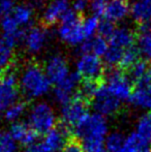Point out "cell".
I'll return each instance as SVG.
<instances>
[{
  "label": "cell",
  "instance_id": "8",
  "mask_svg": "<svg viewBox=\"0 0 151 152\" xmlns=\"http://www.w3.org/2000/svg\"><path fill=\"white\" fill-rule=\"evenodd\" d=\"M19 77L12 70H6L0 83V112H4L19 102Z\"/></svg>",
  "mask_w": 151,
  "mask_h": 152
},
{
  "label": "cell",
  "instance_id": "23",
  "mask_svg": "<svg viewBox=\"0 0 151 152\" xmlns=\"http://www.w3.org/2000/svg\"><path fill=\"white\" fill-rule=\"evenodd\" d=\"M137 50L146 60H151V26L143 25L137 37Z\"/></svg>",
  "mask_w": 151,
  "mask_h": 152
},
{
  "label": "cell",
  "instance_id": "1",
  "mask_svg": "<svg viewBox=\"0 0 151 152\" xmlns=\"http://www.w3.org/2000/svg\"><path fill=\"white\" fill-rule=\"evenodd\" d=\"M76 137L81 141L85 152L105 151V141L109 134L106 117L97 113H88L74 127Z\"/></svg>",
  "mask_w": 151,
  "mask_h": 152
},
{
  "label": "cell",
  "instance_id": "39",
  "mask_svg": "<svg viewBox=\"0 0 151 152\" xmlns=\"http://www.w3.org/2000/svg\"><path fill=\"white\" fill-rule=\"evenodd\" d=\"M143 1H146V2H149V3H151V0H143Z\"/></svg>",
  "mask_w": 151,
  "mask_h": 152
},
{
  "label": "cell",
  "instance_id": "17",
  "mask_svg": "<svg viewBox=\"0 0 151 152\" xmlns=\"http://www.w3.org/2000/svg\"><path fill=\"white\" fill-rule=\"evenodd\" d=\"M9 134L18 144L28 147L36 142L37 134L27 122L19 121L12 123L9 127Z\"/></svg>",
  "mask_w": 151,
  "mask_h": 152
},
{
  "label": "cell",
  "instance_id": "40",
  "mask_svg": "<svg viewBox=\"0 0 151 152\" xmlns=\"http://www.w3.org/2000/svg\"><path fill=\"white\" fill-rule=\"evenodd\" d=\"M148 25H149V26H151V20H150V22L148 23Z\"/></svg>",
  "mask_w": 151,
  "mask_h": 152
},
{
  "label": "cell",
  "instance_id": "10",
  "mask_svg": "<svg viewBox=\"0 0 151 152\" xmlns=\"http://www.w3.org/2000/svg\"><path fill=\"white\" fill-rule=\"evenodd\" d=\"M60 114L63 125L66 127L69 126L75 127L88 114L87 100L83 98L80 94H77L71 102L62 106Z\"/></svg>",
  "mask_w": 151,
  "mask_h": 152
},
{
  "label": "cell",
  "instance_id": "35",
  "mask_svg": "<svg viewBox=\"0 0 151 152\" xmlns=\"http://www.w3.org/2000/svg\"><path fill=\"white\" fill-rule=\"evenodd\" d=\"M115 29L114 24L108 22V21H103L101 23V26H99V31H98V35L103 36L105 38H109V36L111 35V33L113 32V30Z\"/></svg>",
  "mask_w": 151,
  "mask_h": 152
},
{
  "label": "cell",
  "instance_id": "19",
  "mask_svg": "<svg viewBox=\"0 0 151 152\" xmlns=\"http://www.w3.org/2000/svg\"><path fill=\"white\" fill-rule=\"evenodd\" d=\"M10 16L23 30L26 31L31 27L34 19V8L28 3L18 4L15 10L10 12Z\"/></svg>",
  "mask_w": 151,
  "mask_h": 152
},
{
  "label": "cell",
  "instance_id": "26",
  "mask_svg": "<svg viewBox=\"0 0 151 152\" xmlns=\"http://www.w3.org/2000/svg\"><path fill=\"white\" fill-rule=\"evenodd\" d=\"M26 104L23 102H17L16 104H14L12 106H10L6 111H4V119L6 121L10 122V123H16L19 122L20 119L24 116V114L26 113Z\"/></svg>",
  "mask_w": 151,
  "mask_h": 152
},
{
  "label": "cell",
  "instance_id": "37",
  "mask_svg": "<svg viewBox=\"0 0 151 152\" xmlns=\"http://www.w3.org/2000/svg\"><path fill=\"white\" fill-rule=\"evenodd\" d=\"M48 2V0H27V3L29 5H31L33 8L37 7V8H40L42 6H44Z\"/></svg>",
  "mask_w": 151,
  "mask_h": 152
},
{
  "label": "cell",
  "instance_id": "3",
  "mask_svg": "<svg viewBox=\"0 0 151 152\" xmlns=\"http://www.w3.org/2000/svg\"><path fill=\"white\" fill-rule=\"evenodd\" d=\"M27 120V123L37 136H46L48 132L56 127L57 115L49 102H37L29 109Z\"/></svg>",
  "mask_w": 151,
  "mask_h": 152
},
{
  "label": "cell",
  "instance_id": "24",
  "mask_svg": "<svg viewBox=\"0 0 151 152\" xmlns=\"http://www.w3.org/2000/svg\"><path fill=\"white\" fill-rule=\"evenodd\" d=\"M15 47L7 40L0 39V72L8 70L15 57Z\"/></svg>",
  "mask_w": 151,
  "mask_h": 152
},
{
  "label": "cell",
  "instance_id": "34",
  "mask_svg": "<svg viewBox=\"0 0 151 152\" xmlns=\"http://www.w3.org/2000/svg\"><path fill=\"white\" fill-rule=\"evenodd\" d=\"M90 8V1L89 0H74L71 2V10L78 15H81Z\"/></svg>",
  "mask_w": 151,
  "mask_h": 152
},
{
  "label": "cell",
  "instance_id": "14",
  "mask_svg": "<svg viewBox=\"0 0 151 152\" xmlns=\"http://www.w3.org/2000/svg\"><path fill=\"white\" fill-rule=\"evenodd\" d=\"M80 80L81 78L77 72H71L64 81L57 85H54L53 95H54L55 100L61 106H64L65 104L71 102L77 95Z\"/></svg>",
  "mask_w": 151,
  "mask_h": 152
},
{
  "label": "cell",
  "instance_id": "5",
  "mask_svg": "<svg viewBox=\"0 0 151 152\" xmlns=\"http://www.w3.org/2000/svg\"><path fill=\"white\" fill-rule=\"evenodd\" d=\"M76 72L84 81L97 82L103 76L104 61L94 54L80 53L76 61Z\"/></svg>",
  "mask_w": 151,
  "mask_h": 152
},
{
  "label": "cell",
  "instance_id": "42",
  "mask_svg": "<svg viewBox=\"0 0 151 152\" xmlns=\"http://www.w3.org/2000/svg\"><path fill=\"white\" fill-rule=\"evenodd\" d=\"M149 152H151V150H150V151H149Z\"/></svg>",
  "mask_w": 151,
  "mask_h": 152
},
{
  "label": "cell",
  "instance_id": "36",
  "mask_svg": "<svg viewBox=\"0 0 151 152\" xmlns=\"http://www.w3.org/2000/svg\"><path fill=\"white\" fill-rule=\"evenodd\" d=\"M61 152H85L84 147L77 141H69Z\"/></svg>",
  "mask_w": 151,
  "mask_h": 152
},
{
  "label": "cell",
  "instance_id": "2",
  "mask_svg": "<svg viewBox=\"0 0 151 152\" xmlns=\"http://www.w3.org/2000/svg\"><path fill=\"white\" fill-rule=\"evenodd\" d=\"M52 83L44 67L37 63H27L19 76V88L28 99H39L50 92Z\"/></svg>",
  "mask_w": 151,
  "mask_h": 152
},
{
  "label": "cell",
  "instance_id": "7",
  "mask_svg": "<svg viewBox=\"0 0 151 152\" xmlns=\"http://www.w3.org/2000/svg\"><path fill=\"white\" fill-rule=\"evenodd\" d=\"M51 40V34L44 26L35 25L28 28L23 37V46L28 54L39 55L48 47Z\"/></svg>",
  "mask_w": 151,
  "mask_h": 152
},
{
  "label": "cell",
  "instance_id": "9",
  "mask_svg": "<svg viewBox=\"0 0 151 152\" xmlns=\"http://www.w3.org/2000/svg\"><path fill=\"white\" fill-rule=\"evenodd\" d=\"M91 104L95 113L104 117L113 116L119 112L121 102L114 97L104 84L98 85L93 97L91 98Z\"/></svg>",
  "mask_w": 151,
  "mask_h": 152
},
{
  "label": "cell",
  "instance_id": "29",
  "mask_svg": "<svg viewBox=\"0 0 151 152\" xmlns=\"http://www.w3.org/2000/svg\"><path fill=\"white\" fill-rule=\"evenodd\" d=\"M149 64L146 61L143 60H139L138 62H136L131 68H129V77L135 81V83L137 81H139L140 79H142L144 76L146 75V72L149 70L150 68Z\"/></svg>",
  "mask_w": 151,
  "mask_h": 152
},
{
  "label": "cell",
  "instance_id": "30",
  "mask_svg": "<svg viewBox=\"0 0 151 152\" xmlns=\"http://www.w3.org/2000/svg\"><path fill=\"white\" fill-rule=\"evenodd\" d=\"M139 52H138L137 48H131L128 49L124 52L122 57V60L120 63V67L125 68V69H129L136 62L139 61Z\"/></svg>",
  "mask_w": 151,
  "mask_h": 152
},
{
  "label": "cell",
  "instance_id": "11",
  "mask_svg": "<svg viewBox=\"0 0 151 152\" xmlns=\"http://www.w3.org/2000/svg\"><path fill=\"white\" fill-rule=\"evenodd\" d=\"M44 69L49 80L54 85L64 81L71 74L66 58L61 54H53L47 58Z\"/></svg>",
  "mask_w": 151,
  "mask_h": 152
},
{
  "label": "cell",
  "instance_id": "31",
  "mask_svg": "<svg viewBox=\"0 0 151 152\" xmlns=\"http://www.w3.org/2000/svg\"><path fill=\"white\" fill-rule=\"evenodd\" d=\"M108 0H91L90 1V8L92 15L96 17L104 16V12L106 10V5H107Z\"/></svg>",
  "mask_w": 151,
  "mask_h": 152
},
{
  "label": "cell",
  "instance_id": "21",
  "mask_svg": "<svg viewBox=\"0 0 151 152\" xmlns=\"http://www.w3.org/2000/svg\"><path fill=\"white\" fill-rule=\"evenodd\" d=\"M131 17L136 23L146 25L151 20V3L135 0L131 5Z\"/></svg>",
  "mask_w": 151,
  "mask_h": 152
},
{
  "label": "cell",
  "instance_id": "6",
  "mask_svg": "<svg viewBox=\"0 0 151 152\" xmlns=\"http://www.w3.org/2000/svg\"><path fill=\"white\" fill-rule=\"evenodd\" d=\"M108 91L121 102L131 99L133 91V83L129 77L120 70L114 69L109 72L104 83Z\"/></svg>",
  "mask_w": 151,
  "mask_h": 152
},
{
  "label": "cell",
  "instance_id": "38",
  "mask_svg": "<svg viewBox=\"0 0 151 152\" xmlns=\"http://www.w3.org/2000/svg\"><path fill=\"white\" fill-rule=\"evenodd\" d=\"M147 116H148V118H149V120H150V122H151V111H150V112H148V113H147Z\"/></svg>",
  "mask_w": 151,
  "mask_h": 152
},
{
  "label": "cell",
  "instance_id": "4",
  "mask_svg": "<svg viewBox=\"0 0 151 152\" xmlns=\"http://www.w3.org/2000/svg\"><path fill=\"white\" fill-rule=\"evenodd\" d=\"M57 36L67 46H82L83 42L86 40V36L83 30V21L81 20L80 15L71 10L58 24Z\"/></svg>",
  "mask_w": 151,
  "mask_h": 152
},
{
  "label": "cell",
  "instance_id": "15",
  "mask_svg": "<svg viewBox=\"0 0 151 152\" xmlns=\"http://www.w3.org/2000/svg\"><path fill=\"white\" fill-rule=\"evenodd\" d=\"M131 5L128 0H108L103 17L112 24L121 23L131 16Z\"/></svg>",
  "mask_w": 151,
  "mask_h": 152
},
{
  "label": "cell",
  "instance_id": "16",
  "mask_svg": "<svg viewBox=\"0 0 151 152\" xmlns=\"http://www.w3.org/2000/svg\"><path fill=\"white\" fill-rule=\"evenodd\" d=\"M110 47L126 51L128 49L135 48V42H137V36L133 29L127 26L115 27L113 32L108 38Z\"/></svg>",
  "mask_w": 151,
  "mask_h": 152
},
{
  "label": "cell",
  "instance_id": "12",
  "mask_svg": "<svg viewBox=\"0 0 151 152\" xmlns=\"http://www.w3.org/2000/svg\"><path fill=\"white\" fill-rule=\"evenodd\" d=\"M129 102L137 109L151 111V66L145 76L136 82Z\"/></svg>",
  "mask_w": 151,
  "mask_h": 152
},
{
  "label": "cell",
  "instance_id": "33",
  "mask_svg": "<svg viewBox=\"0 0 151 152\" xmlns=\"http://www.w3.org/2000/svg\"><path fill=\"white\" fill-rule=\"evenodd\" d=\"M24 152H55L51 147H49L46 143L42 141L39 142H35L32 145L26 147Z\"/></svg>",
  "mask_w": 151,
  "mask_h": 152
},
{
  "label": "cell",
  "instance_id": "27",
  "mask_svg": "<svg viewBox=\"0 0 151 152\" xmlns=\"http://www.w3.org/2000/svg\"><path fill=\"white\" fill-rule=\"evenodd\" d=\"M101 23L99 18L94 15H90L83 20V30H84L86 39L96 36V33H98L99 31Z\"/></svg>",
  "mask_w": 151,
  "mask_h": 152
},
{
  "label": "cell",
  "instance_id": "13",
  "mask_svg": "<svg viewBox=\"0 0 151 152\" xmlns=\"http://www.w3.org/2000/svg\"><path fill=\"white\" fill-rule=\"evenodd\" d=\"M71 10V3L69 0H50L42 8V21L48 26L59 24Z\"/></svg>",
  "mask_w": 151,
  "mask_h": 152
},
{
  "label": "cell",
  "instance_id": "41",
  "mask_svg": "<svg viewBox=\"0 0 151 152\" xmlns=\"http://www.w3.org/2000/svg\"><path fill=\"white\" fill-rule=\"evenodd\" d=\"M1 79H2V77H1V76H0V83H1Z\"/></svg>",
  "mask_w": 151,
  "mask_h": 152
},
{
  "label": "cell",
  "instance_id": "18",
  "mask_svg": "<svg viewBox=\"0 0 151 152\" xmlns=\"http://www.w3.org/2000/svg\"><path fill=\"white\" fill-rule=\"evenodd\" d=\"M69 130L67 127L64 125L58 126L52 129L50 132L44 136V142L48 145L49 147L53 149L55 152H61L66 143L69 142Z\"/></svg>",
  "mask_w": 151,
  "mask_h": 152
},
{
  "label": "cell",
  "instance_id": "22",
  "mask_svg": "<svg viewBox=\"0 0 151 152\" xmlns=\"http://www.w3.org/2000/svg\"><path fill=\"white\" fill-rule=\"evenodd\" d=\"M151 150V143L137 132H131L125 138L123 152H149Z\"/></svg>",
  "mask_w": 151,
  "mask_h": 152
},
{
  "label": "cell",
  "instance_id": "20",
  "mask_svg": "<svg viewBox=\"0 0 151 152\" xmlns=\"http://www.w3.org/2000/svg\"><path fill=\"white\" fill-rule=\"evenodd\" d=\"M109 48L108 39L101 35L86 39L80 47V53H90L98 57H104Z\"/></svg>",
  "mask_w": 151,
  "mask_h": 152
},
{
  "label": "cell",
  "instance_id": "32",
  "mask_svg": "<svg viewBox=\"0 0 151 152\" xmlns=\"http://www.w3.org/2000/svg\"><path fill=\"white\" fill-rule=\"evenodd\" d=\"M17 5V0H0V20L9 15Z\"/></svg>",
  "mask_w": 151,
  "mask_h": 152
},
{
  "label": "cell",
  "instance_id": "28",
  "mask_svg": "<svg viewBox=\"0 0 151 152\" xmlns=\"http://www.w3.org/2000/svg\"><path fill=\"white\" fill-rule=\"evenodd\" d=\"M18 145L9 132L0 130V152H19Z\"/></svg>",
  "mask_w": 151,
  "mask_h": 152
},
{
  "label": "cell",
  "instance_id": "25",
  "mask_svg": "<svg viewBox=\"0 0 151 152\" xmlns=\"http://www.w3.org/2000/svg\"><path fill=\"white\" fill-rule=\"evenodd\" d=\"M126 136L121 132H113L108 134L105 141V147L107 152H123Z\"/></svg>",
  "mask_w": 151,
  "mask_h": 152
}]
</instances>
